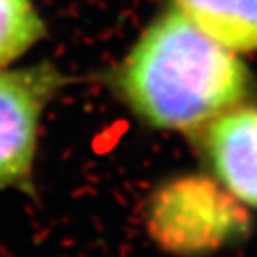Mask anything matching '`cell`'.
Listing matches in <instances>:
<instances>
[{
  "label": "cell",
  "mask_w": 257,
  "mask_h": 257,
  "mask_svg": "<svg viewBox=\"0 0 257 257\" xmlns=\"http://www.w3.org/2000/svg\"><path fill=\"white\" fill-rule=\"evenodd\" d=\"M118 86L133 111L152 127L198 131L245 105L253 79L237 52L172 8L131 48L118 70Z\"/></svg>",
  "instance_id": "obj_1"
},
{
  "label": "cell",
  "mask_w": 257,
  "mask_h": 257,
  "mask_svg": "<svg viewBox=\"0 0 257 257\" xmlns=\"http://www.w3.org/2000/svg\"><path fill=\"white\" fill-rule=\"evenodd\" d=\"M150 236L175 255H204L243 239L250 229L241 204L216 179L179 177L161 186L147 209Z\"/></svg>",
  "instance_id": "obj_2"
},
{
  "label": "cell",
  "mask_w": 257,
  "mask_h": 257,
  "mask_svg": "<svg viewBox=\"0 0 257 257\" xmlns=\"http://www.w3.org/2000/svg\"><path fill=\"white\" fill-rule=\"evenodd\" d=\"M63 80L47 63L0 70V188L29 184L41 114Z\"/></svg>",
  "instance_id": "obj_3"
},
{
  "label": "cell",
  "mask_w": 257,
  "mask_h": 257,
  "mask_svg": "<svg viewBox=\"0 0 257 257\" xmlns=\"http://www.w3.org/2000/svg\"><path fill=\"white\" fill-rule=\"evenodd\" d=\"M202 150L214 179L257 209V105H239L205 125Z\"/></svg>",
  "instance_id": "obj_4"
},
{
  "label": "cell",
  "mask_w": 257,
  "mask_h": 257,
  "mask_svg": "<svg viewBox=\"0 0 257 257\" xmlns=\"http://www.w3.org/2000/svg\"><path fill=\"white\" fill-rule=\"evenodd\" d=\"M173 8L234 52L257 50V0H173Z\"/></svg>",
  "instance_id": "obj_5"
},
{
  "label": "cell",
  "mask_w": 257,
  "mask_h": 257,
  "mask_svg": "<svg viewBox=\"0 0 257 257\" xmlns=\"http://www.w3.org/2000/svg\"><path fill=\"white\" fill-rule=\"evenodd\" d=\"M45 24L32 0H0V68L41 40Z\"/></svg>",
  "instance_id": "obj_6"
}]
</instances>
